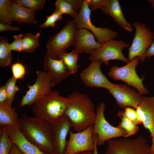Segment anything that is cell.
<instances>
[{
    "instance_id": "7402d4cb",
    "label": "cell",
    "mask_w": 154,
    "mask_h": 154,
    "mask_svg": "<svg viewBox=\"0 0 154 154\" xmlns=\"http://www.w3.org/2000/svg\"><path fill=\"white\" fill-rule=\"evenodd\" d=\"M10 13L12 21L18 22L36 24L35 12L22 7L11 1Z\"/></svg>"
},
{
    "instance_id": "4316f807",
    "label": "cell",
    "mask_w": 154,
    "mask_h": 154,
    "mask_svg": "<svg viewBox=\"0 0 154 154\" xmlns=\"http://www.w3.org/2000/svg\"><path fill=\"white\" fill-rule=\"evenodd\" d=\"M0 154H9L14 144L7 127H0Z\"/></svg>"
},
{
    "instance_id": "83f0119b",
    "label": "cell",
    "mask_w": 154,
    "mask_h": 154,
    "mask_svg": "<svg viewBox=\"0 0 154 154\" xmlns=\"http://www.w3.org/2000/svg\"><path fill=\"white\" fill-rule=\"evenodd\" d=\"M117 116L121 119L117 127L125 131L126 137L133 135L138 131L139 128L137 125L128 118L123 111H119Z\"/></svg>"
},
{
    "instance_id": "4fadbf2b",
    "label": "cell",
    "mask_w": 154,
    "mask_h": 154,
    "mask_svg": "<svg viewBox=\"0 0 154 154\" xmlns=\"http://www.w3.org/2000/svg\"><path fill=\"white\" fill-rule=\"evenodd\" d=\"M102 63L98 60L92 62L88 67L81 72L80 78L86 86L108 90L114 86V84L110 82L101 72L100 66Z\"/></svg>"
},
{
    "instance_id": "d4e9b609",
    "label": "cell",
    "mask_w": 154,
    "mask_h": 154,
    "mask_svg": "<svg viewBox=\"0 0 154 154\" xmlns=\"http://www.w3.org/2000/svg\"><path fill=\"white\" fill-rule=\"evenodd\" d=\"M23 35V51L27 53L35 52L36 48L40 45L38 39L40 33H38L34 35L26 32Z\"/></svg>"
},
{
    "instance_id": "b9f144b4",
    "label": "cell",
    "mask_w": 154,
    "mask_h": 154,
    "mask_svg": "<svg viewBox=\"0 0 154 154\" xmlns=\"http://www.w3.org/2000/svg\"><path fill=\"white\" fill-rule=\"evenodd\" d=\"M151 137L152 145L150 147V151L151 154H154V136Z\"/></svg>"
},
{
    "instance_id": "d590c367",
    "label": "cell",
    "mask_w": 154,
    "mask_h": 154,
    "mask_svg": "<svg viewBox=\"0 0 154 154\" xmlns=\"http://www.w3.org/2000/svg\"><path fill=\"white\" fill-rule=\"evenodd\" d=\"M108 0H88L89 6L91 11L100 9L106 3Z\"/></svg>"
},
{
    "instance_id": "5b68a950",
    "label": "cell",
    "mask_w": 154,
    "mask_h": 154,
    "mask_svg": "<svg viewBox=\"0 0 154 154\" xmlns=\"http://www.w3.org/2000/svg\"><path fill=\"white\" fill-rule=\"evenodd\" d=\"M133 25L135 32L131 44L128 48L127 58L130 61L134 58L138 57L142 63L146 58L147 50L153 42L154 33L145 24L140 22H135Z\"/></svg>"
},
{
    "instance_id": "e0dca14e",
    "label": "cell",
    "mask_w": 154,
    "mask_h": 154,
    "mask_svg": "<svg viewBox=\"0 0 154 154\" xmlns=\"http://www.w3.org/2000/svg\"><path fill=\"white\" fill-rule=\"evenodd\" d=\"M95 38L94 34L87 29H77L72 45L79 53H84L90 54L102 46V44L96 41Z\"/></svg>"
},
{
    "instance_id": "7a4b0ae2",
    "label": "cell",
    "mask_w": 154,
    "mask_h": 154,
    "mask_svg": "<svg viewBox=\"0 0 154 154\" xmlns=\"http://www.w3.org/2000/svg\"><path fill=\"white\" fill-rule=\"evenodd\" d=\"M68 97L71 100L64 114L70 120L76 132L82 131L94 125L96 117L94 104L86 95L74 92Z\"/></svg>"
},
{
    "instance_id": "ba28073f",
    "label": "cell",
    "mask_w": 154,
    "mask_h": 154,
    "mask_svg": "<svg viewBox=\"0 0 154 154\" xmlns=\"http://www.w3.org/2000/svg\"><path fill=\"white\" fill-rule=\"evenodd\" d=\"M107 142L105 154H151L150 147L141 136L134 139H111Z\"/></svg>"
},
{
    "instance_id": "e575fe53",
    "label": "cell",
    "mask_w": 154,
    "mask_h": 154,
    "mask_svg": "<svg viewBox=\"0 0 154 154\" xmlns=\"http://www.w3.org/2000/svg\"><path fill=\"white\" fill-rule=\"evenodd\" d=\"M123 110L125 115L129 119L137 125L140 124L138 121L136 110L131 107L125 108Z\"/></svg>"
},
{
    "instance_id": "4dcf8cb0",
    "label": "cell",
    "mask_w": 154,
    "mask_h": 154,
    "mask_svg": "<svg viewBox=\"0 0 154 154\" xmlns=\"http://www.w3.org/2000/svg\"><path fill=\"white\" fill-rule=\"evenodd\" d=\"M17 80L13 76L8 80L4 85L7 94V102L12 105L16 92L19 90V88L16 85Z\"/></svg>"
},
{
    "instance_id": "7c38bea8",
    "label": "cell",
    "mask_w": 154,
    "mask_h": 154,
    "mask_svg": "<svg viewBox=\"0 0 154 154\" xmlns=\"http://www.w3.org/2000/svg\"><path fill=\"white\" fill-rule=\"evenodd\" d=\"M93 125L85 130L73 133L70 130L69 139L64 154H76L85 151H93L94 143L93 137Z\"/></svg>"
},
{
    "instance_id": "836d02e7",
    "label": "cell",
    "mask_w": 154,
    "mask_h": 154,
    "mask_svg": "<svg viewBox=\"0 0 154 154\" xmlns=\"http://www.w3.org/2000/svg\"><path fill=\"white\" fill-rule=\"evenodd\" d=\"M14 40L11 43L9 44V47L11 50L19 52L23 51L22 46L23 34H20L13 36Z\"/></svg>"
},
{
    "instance_id": "f35d334b",
    "label": "cell",
    "mask_w": 154,
    "mask_h": 154,
    "mask_svg": "<svg viewBox=\"0 0 154 154\" xmlns=\"http://www.w3.org/2000/svg\"><path fill=\"white\" fill-rule=\"evenodd\" d=\"M152 56H154V38L152 43L147 50L146 54V58H149Z\"/></svg>"
},
{
    "instance_id": "7bdbcfd3",
    "label": "cell",
    "mask_w": 154,
    "mask_h": 154,
    "mask_svg": "<svg viewBox=\"0 0 154 154\" xmlns=\"http://www.w3.org/2000/svg\"><path fill=\"white\" fill-rule=\"evenodd\" d=\"M76 154H94L93 151H85L78 153Z\"/></svg>"
},
{
    "instance_id": "484cf974",
    "label": "cell",
    "mask_w": 154,
    "mask_h": 154,
    "mask_svg": "<svg viewBox=\"0 0 154 154\" xmlns=\"http://www.w3.org/2000/svg\"><path fill=\"white\" fill-rule=\"evenodd\" d=\"M8 40L6 37L0 38V66L5 67L11 64L12 59L11 50L9 47Z\"/></svg>"
},
{
    "instance_id": "f546056e",
    "label": "cell",
    "mask_w": 154,
    "mask_h": 154,
    "mask_svg": "<svg viewBox=\"0 0 154 154\" xmlns=\"http://www.w3.org/2000/svg\"><path fill=\"white\" fill-rule=\"evenodd\" d=\"M13 1L18 5L31 11L42 9L44 5L45 0H14Z\"/></svg>"
},
{
    "instance_id": "30bf717a",
    "label": "cell",
    "mask_w": 154,
    "mask_h": 154,
    "mask_svg": "<svg viewBox=\"0 0 154 154\" xmlns=\"http://www.w3.org/2000/svg\"><path fill=\"white\" fill-rule=\"evenodd\" d=\"M129 44L122 40H109L102 44L98 49L94 50L90 54L88 59L91 62L100 61L107 65L110 64L111 60H119L127 63L129 61L122 52L124 48L129 46Z\"/></svg>"
},
{
    "instance_id": "277c9868",
    "label": "cell",
    "mask_w": 154,
    "mask_h": 154,
    "mask_svg": "<svg viewBox=\"0 0 154 154\" xmlns=\"http://www.w3.org/2000/svg\"><path fill=\"white\" fill-rule=\"evenodd\" d=\"M74 20L65 23L63 28L55 35L50 37L46 43L45 56L54 58L72 45L77 29Z\"/></svg>"
},
{
    "instance_id": "60d3db41",
    "label": "cell",
    "mask_w": 154,
    "mask_h": 154,
    "mask_svg": "<svg viewBox=\"0 0 154 154\" xmlns=\"http://www.w3.org/2000/svg\"><path fill=\"white\" fill-rule=\"evenodd\" d=\"M93 138L94 141V151H93L94 154H98L97 149V145L96 142L97 135H93Z\"/></svg>"
},
{
    "instance_id": "603a6c76",
    "label": "cell",
    "mask_w": 154,
    "mask_h": 154,
    "mask_svg": "<svg viewBox=\"0 0 154 154\" xmlns=\"http://www.w3.org/2000/svg\"><path fill=\"white\" fill-rule=\"evenodd\" d=\"M83 1L82 0H56L55 10L62 15L68 14L74 19L81 9Z\"/></svg>"
},
{
    "instance_id": "3957f363",
    "label": "cell",
    "mask_w": 154,
    "mask_h": 154,
    "mask_svg": "<svg viewBox=\"0 0 154 154\" xmlns=\"http://www.w3.org/2000/svg\"><path fill=\"white\" fill-rule=\"evenodd\" d=\"M71 102L68 97H63L58 91L50 90L34 103L32 110L35 117L52 124L64 116Z\"/></svg>"
},
{
    "instance_id": "f1b7e54d",
    "label": "cell",
    "mask_w": 154,
    "mask_h": 154,
    "mask_svg": "<svg viewBox=\"0 0 154 154\" xmlns=\"http://www.w3.org/2000/svg\"><path fill=\"white\" fill-rule=\"evenodd\" d=\"M11 1L0 0V22L5 25H12L10 13Z\"/></svg>"
},
{
    "instance_id": "6da1fadb",
    "label": "cell",
    "mask_w": 154,
    "mask_h": 154,
    "mask_svg": "<svg viewBox=\"0 0 154 154\" xmlns=\"http://www.w3.org/2000/svg\"><path fill=\"white\" fill-rule=\"evenodd\" d=\"M18 128L27 139L47 154H56L51 124L24 114Z\"/></svg>"
},
{
    "instance_id": "52a82bcc",
    "label": "cell",
    "mask_w": 154,
    "mask_h": 154,
    "mask_svg": "<svg viewBox=\"0 0 154 154\" xmlns=\"http://www.w3.org/2000/svg\"><path fill=\"white\" fill-rule=\"evenodd\" d=\"M139 60L138 57H136L123 66H113L107 74L114 80L123 81L129 85L133 87L143 95L149 94V92L143 85V78H140L136 71V67Z\"/></svg>"
},
{
    "instance_id": "ac0fdd59",
    "label": "cell",
    "mask_w": 154,
    "mask_h": 154,
    "mask_svg": "<svg viewBox=\"0 0 154 154\" xmlns=\"http://www.w3.org/2000/svg\"><path fill=\"white\" fill-rule=\"evenodd\" d=\"M43 66L50 78L52 88L70 74L69 70L61 60L45 56Z\"/></svg>"
},
{
    "instance_id": "1f68e13d",
    "label": "cell",
    "mask_w": 154,
    "mask_h": 154,
    "mask_svg": "<svg viewBox=\"0 0 154 154\" xmlns=\"http://www.w3.org/2000/svg\"><path fill=\"white\" fill-rule=\"evenodd\" d=\"M62 15L59 12L55 10L50 15L46 17V20L40 25L39 27L40 28L45 29L49 27H54L56 23L62 19Z\"/></svg>"
},
{
    "instance_id": "8992f818",
    "label": "cell",
    "mask_w": 154,
    "mask_h": 154,
    "mask_svg": "<svg viewBox=\"0 0 154 154\" xmlns=\"http://www.w3.org/2000/svg\"><path fill=\"white\" fill-rule=\"evenodd\" d=\"M91 11L88 0H83L78 15L74 20L77 29L85 28L94 34L97 41L102 44L113 39L118 35L117 32L106 27H97L92 23L91 19Z\"/></svg>"
},
{
    "instance_id": "d6a6232c",
    "label": "cell",
    "mask_w": 154,
    "mask_h": 154,
    "mask_svg": "<svg viewBox=\"0 0 154 154\" xmlns=\"http://www.w3.org/2000/svg\"><path fill=\"white\" fill-rule=\"evenodd\" d=\"M11 69L13 76L17 80L23 79L26 73L25 67L20 62L13 64L11 66Z\"/></svg>"
},
{
    "instance_id": "74e56055",
    "label": "cell",
    "mask_w": 154,
    "mask_h": 154,
    "mask_svg": "<svg viewBox=\"0 0 154 154\" xmlns=\"http://www.w3.org/2000/svg\"><path fill=\"white\" fill-rule=\"evenodd\" d=\"M7 93L4 86L0 88V103L7 101Z\"/></svg>"
},
{
    "instance_id": "5bb4252c",
    "label": "cell",
    "mask_w": 154,
    "mask_h": 154,
    "mask_svg": "<svg viewBox=\"0 0 154 154\" xmlns=\"http://www.w3.org/2000/svg\"><path fill=\"white\" fill-rule=\"evenodd\" d=\"M108 90L115 99L118 106L121 108L131 107L135 109L142 96L138 92L125 84H114Z\"/></svg>"
},
{
    "instance_id": "2e32d148",
    "label": "cell",
    "mask_w": 154,
    "mask_h": 154,
    "mask_svg": "<svg viewBox=\"0 0 154 154\" xmlns=\"http://www.w3.org/2000/svg\"><path fill=\"white\" fill-rule=\"evenodd\" d=\"M51 124L56 154H64L67 144V136L72 127V123L69 118L64 116Z\"/></svg>"
},
{
    "instance_id": "9c48e42d",
    "label": "cell",
    "mask_w": 154,
    "mask_h": 154,
    "mask_svg": "<svg viewBox=\"0 0 154 154\" xmlns=\"http://www.w3.org/2000/svg\"><path fill=\"white\" fill-rule=\"evenodd\" d=\"M105 107V104L101 103L96 110V117L93 125V135H97L98 146L102 145L105 141L113 138L126 137L125 132L123 129L112 126L106 119L104 115Z\"/></svg>"
},
{
    "instance_id": "ab89813d",
    "label": "cell",
    "mask_w": 154,
    "mask_h": 154,
    "mask_svg": "<svg viewBox=\"0 0 154 154\" xmlns=\"http://www.w3.org/2000/svg\"><path fill=\"white\" fill-rule=\"evenodd\" d=\"M9 154H24L17 146L13 144L12 149Z\"/></svg>"
},
{
    "instance_id": "44dd1931",
    "label": "cell",
    "mask_w": 154,
    "mask_h": 154,
    "mask_svg": "<svg viewBox=\"0 0 154 154\" xmlns=\"http://www.w3.org/2000/svg\"><path fill=\"white\" fill-rule=\"evenodd\" d=\"M20 118L15 109L11 107L7 101L0 103V127L6 126L18 128Z\"/></svg>"
},
{
    "instance_id": "ee69618b",
    "label": "cell",
    "mask_w": 154,
    "mask_h": 154,
    "mask_svg": "<svg viewBox=\"0 0 154 154\" xmlns=\"http://www.w3.org/2000/svg\"><path fill=\"white\" fill-rule=\"evenodd\" d=\"M148 2L151 3L152 7H154V0H149Z\"/></svg>"
},
{
    "instance_id": "8fae6325",
    "label": "cell",
    "mask_w": 154,
    "mask_h": 154,
    "mask_svg": "<svg viewBox=\"0 0 154 154\" xmlns=\"http://www.w3.org/2000/svg\"><path fill=\"white\" fill-rule=\"evenodd\" d=\"M37 76L35 83L33 85L28 86L29 90L23 97L18 108L34 104L51 90V80L47 72L37 71Z\"/></svg>"
},
{
    "instance_id": "9a60e30c",
    "label": "cell",
    "mask_w": 154,
    "mask_h": 154,
    "mask_svg": "<svg viewBox=\"0 0 154 154\" xmlns=\"http://www.w3.org/2000/svg\"><path fill=\"white\" fill-rule=\"evenodd\" d=\"M140 124L149 131L151 136H154V96H142L135 109Z\"/></svg>"
},
{
    "instance_id": "d6986e66",
    "label": "cell",
    "mask_w": 154,
    "mask_h": 154,
    "mask_svg": "<svg viewBox=\"0 0 154 154\" xmlns=\"http://www.w3.org/2000/svg\"><path fill=\"white\" fill-rule=\"evenodd\" d=\"M7 127L13 144L24 154H47L28 140L18 128Z\"/></svg>"
},
{
    "instance_id": "8d00e7d4",
    "label": "cell",
    "mask_w": 154,
    "mask_h": 154,
    "mask_svg": "<svg viewBox=\"0 0 154 154\" xmlns=\"http://www.w3.org/2000/svg\"><path fill=\"white\" fill-rule=\"evenodd\" d=\"M20 30V28L19 27H14L12 25H5L0 22V32L10 31H18Z\"/></svg>"
},
{
    "instance_id": "ffe728a7",
    "label": "cell",
    "mask_w": 154,
    "mask_h": 154,
    "mask_svg": "<svg viewBox=\"0 0 154 154\" xmlns=\"http://www.w3.org/2000/svg\"><path fill=\"white\" fill-rule=\"evenodd\" d=\"M100 9L104 13L110 16L119 26L126 31L131 32L133 27L125 19L119 1L108 0L106 4Z\"/></svg>"
},
{
    "instance_id": "cb8c5ba5",
    "label": "cell",
    "mask_w": 154,
    "mask_h": 154,
    "mask_svg": "<svg viewBox=\"0 0 154 154\" xmlns=\"http://www.w3.org/2000/svg\"><path fill=\"white\" fill-rule=\"evenodd\" d=\"M79 53L75 49L69 52H64L54 58L62 60L68 69L70 74L77 72L79 66L78 64Z\"/></svg>"
}]
</instances>
